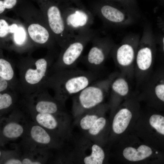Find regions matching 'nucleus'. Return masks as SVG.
Instances as JSON below:
<instances>
[{"label": "nucleus", "instance_id": "nucleus-1", "mask_svg": "<svg viewBox=\"0 0 164 164\" xmlns=\"http://www.w3.org/2000/svg\"><path fill=\"white\" fill-rule=\"evenodd\" d=\"M97 77L91 71L73 68L61 70L50 73L43 87L52 89L54 97L65 104L68 98L94 82Z\"/></svg>", "mask_w": 164, "mask_h": 164}, {"label": "nucleus", "instance_id": "nucleus-2", "mask_svg": "<svg viewBox=\"0 0 164 164\" xmlns=\"http://www.w3.org/2000/svg\"><path fill=\"white\" fill-rule=\"evenodd\" d=\"M109 153L121 163L130 164H164V152L149 145L133 133L113 144Z\"/></svg>", "mask_w": 164, "mask_h": 164}, {"label": "nucleus", "instance_id": "nucleus-3", "mask_svg": "<svg viewBox=\"0 0 164 164\" xmlns=\"http://www.w3.org/2000/svg\"><path fill=\"white\" fill-rule=\"evenodd\" d=\"M140 102L132 93L110 115L109 146L132 133L141 112Z\"/></svg>", "mask_w": 164, "mask_h": 164}, {"label": "nucleus", "instance_id": "nucleus-4", "mask_svg": "<svg viewBox=\"0 0 164 164\" xmlns=\"http://www.w3.org/2000/svg\"><path fill=\"white\" fill-rule=\"evenodd\" d=\"M52 58H26L17 65L19 73L17 91L22 95L33 93L42 87L49 75Z\"/></svg>", "mask_w": 164, "mask_h": 164}, {"label": "nucleus", "instance_id": "nucleus-5", "mask_svg": "<svg viewBox=\"0 0 164 164\" xmlns=\"http://www.w3.org/2000/svg\"><path fill=\"white\" fill-rule=\"evenodd\" d=\"M73 148L59 151L56 155L57 163L102 164L107 162L109 151L85 136L75 140Z\"/></svg>", "mask_w": 164, "mask_h": 164}, {"label": "nucleus", "instance_id": "nucleus-6", "mask_svg": "<svg viewBox=\"0 0 164 164\" xmlns=\"http://www.w3.org/2000/svg\"><path fill=\"white\" fill-rule=\"evenodd\" d=\"M132 133L164 152V114L150 108L142 110Z\"/></svg>", "mask_w": 164, "mask_h": 164}, {"label": "nucleus", "instance_id": "nucleus-7", "mask_svg": "<svg viewBox=\"0 0 164 164\" xmlns=\"http://www.w3.org/2000/svg\"><path fill=\"white\" fill-rule=\"evenodd\" d=\"M116 73L94 82L73 96L72 113L74 119L87 111L103 103L109 95L111 83Z\"/></svg>", "mask_w": 164, "mask_h": 164}, {"label": "nucleus", "instance_id": "nucleus-8", "mask_svg": "<svg viewBox=\"0 0 164 164\" xmlns=\"http://www.w3.org/2000/svg\"><path fill=\"white\" fill-rule=\"evenodd\" d=\"M155 40L152 25L145 21L135 63L134 77L137 84H143L151 74L155 53Z\"/></svg>", "mask_w": 164, "mask_h": 164}, {"label": "nucleus", "instance_id": "nucleus-9", "mask_svg": "<svg viewBox=\"0 0 164 164\" xmlns=\"http://www.w3.org/2000/svg\"><path fill=\"white\" fill-rule=\"evenodd\" d=\"M97 35L90 29L77 34L62 50L57 60L51 67L50 73L56 71L73 68L80 59L87 45Z\"/></svg>", "mask_w": 164, "mask_h": 164}, {"label": "nucleus", "instance_id": "nucleus-10", "mask_svg": "<svg viewBox=\"0 0 164 164\" xmlns=\"http://www.w3.org/2000/svg\"><path fill=\"white\" fill-rule=\"evenodd\" d=\"M140 36L138 34L129 33L118 44H115L112 55L120 72L129 79L134 77L135 63Z\"/></svg>", "mask_w": 164, "mask_h": 164}, {"label": "nucleus", "instance_id": "nucleus-11", "mask_svg": "<svg viewBox=\"0 0 164 164\" xmlns=\"http://www.w3.org/2000/svg\"><path fill=\"white\" fill-rule=\"evenodd\" d=\"M20 143L31 149H60L65 141L31 119Z\"/></svg>", "mask_w": 164, "mask_h": 164}, {"label": "nucleus", "instance_id": "nucleus-12", "mask_svg": "<svg viewBox=\"0 0 164 164\" xmlns=\"http://www.w3.org/2000/svg\"><path fill=\"white\" fill-rule=\"evenodd\" d=\"M30 119L65 141L72 136V124L69 114L40 113L23 107Z\"/></svg>", "mask_w": 164, "mask_h": 164}, {"label": "nucleus", "instance_id": "nucleus-13", "mask_svg": "<svg viewBox=\"0 0 164 164\" xmlns=\"http://www.w3.org/2000/svg\"><path fill=\"white\" fill-rule=\"evenodd\" d=\"M46 13L48 23L56 41L62 48L73 38L68 32L62 11L55 0H34Z\"/></svg>", "mask_w": 164, "mask_h": 164}, {"label": "nucleus", "instance_id": "nucleus-14", "mask_svg": "<svg viewBox=\"0 0 164 164\" xmlns=\"http://www.w3.org/2000/svg\"><path fill=\"white\" fill-rule=\"evenodd\" d=\"M19 103L23 107L40 113L60 114L67 113L65 104L52 97L44 87L36 92L22 95Z\"/></svg>", "mask_w": 164, "mask_h": 164}, {"label": "nucleus", "instance_id": "nucleus-15", "mask_svg": "<svg viewBox=\"0 0 164 164\" xmlns=\"http://www.w3.org/2000/svg\"><path fill=\"white\" fill-rule=\"evenodd\" d=\"M17 105L6 116L0 117V143L3 146L9 141L22 138L29 121Z\"/></svg>", "mask_w": 164, "mask_h": 164}, {"label": "nucleus", "instance_id": "nucleus-16", "mask_svg": "<svg viewBox=\"0 0 164 164\" xmlns=\"http://www.w3.org/2000/svg\"><path fill=\"white\" fill-rule=\"evenodd\" d=\"M94 12L105 26L113 28L128 27L135 24L140 19L123 8L108 3L96 7Z\"/></svg>", "mask_w": 164, "mask_h": 164}, {"label": "nucleus", "instance_id": "nucleus-17", "mask_svg": "<svg viewBox=\"0 0 164 164\" xmlns=\"http://www.w3.org/2000/svg\"><path fill=\"white\" fill-rule=\"evenodd\" d=\"M92 46L83 60L90 68L97 70L101 68L111 55L115 43L110 36L99 37L92 40Z\"/></svg>", "mask_w": 164, "mask_h": 164}, {"label": "nucleus", "instance_id": "nucleus-18", "mask_svg": "<svg viewBox=\"0 0 164 164\" xmlns=\"http://www.w3.org/2000/svg\"><path fill=\"white\" fill-rule=\"evenodd\" d=\"M62 11L67 29L73 37L90 29L93 23L94 14L84 8L67 7Z\"/></svg>", "mask_w": 164, "mask_h": 164}, {"label": "nucleus", "instance_id": "nucleus-19", "mask_svg": "<svg viewBox=\"0 0 164 164\" xmlns=\"http://www.w3.org/2000/svg\"><path fill=\"white\" fill-rule=\"evenodd\" d=\"M129 79L120 72H116L111 83L108 104L111 114L132 94Z\"/></svg>", "mask_w": 164, "mask_h": 164}, {"label": "nucleus", "instance_id": "nucleus-20", "mask_svg": "<svg viewBox=\"0 0 164 164\" xmlns=\"http://www.w3.org/2000/svg\"><path fill=\"white\" fill-rule=\"evenodd\" d=\"M156 83L150 75L142 84L143 88L137 98L140 102H144L149 108L155 109L158 105H164V83L161 80Z\"/></svg>", "mask_w": 164, "mask_h": 164}, {"label": "nucleus", "instance_id": "nucleus-21", "mask_svg": "<svg viewBox=\"0 0 164 164\" xmlns=\"http://www.w3.org/2000/svg\"><path fill=\"white\" fill-rule=\"evenodd\" d=\"M109 119L106 114L99 117L86 132L84 136L93 142L104 147L108 145L110 133Z\"/></svg>", "mask_w": 164, "mask_h": 164}, {"label": "nucleus", "instance_id": "nucleus-22", "mask_svg": "<svg viewBox=\"0 0 164 164\" xmlns=\"http://www.w3.org/2000/svg\"><path fill=\"white\" fill-rule=\"evenodd\" d=\"M22 164H41L47 163L51 158V150L31 149L19 143L16 145Z\"/></svg>", "mask_w": 164, "mask_h": 164}, {"label": "nucleus", "instance_id": "nucleus-23", "mask_svg": "<svg viewBox=\"0 0 164 164\" xmlns=\"http://www.w3.org/2000/svg\"><path fill=\"white\" fill-rule=\"evenodd\" d=\"M109 110L108 104L102 103L88 110L75 119L74 124L83 132L87 131L101 116Z\"/></svg>", "mask_w": 164, "mask_h": 164}, {"label": "nucleus", "instance_id": "nucleus-24", "mask_svg": "<svg viewBox=\"0 0 164 164\" xmlns=\"http://www.w3.org/2000/svg\"><path fill=\"white\" fill-rule=\"evenodd\" d=\"M18 92L16 90H10L0 93V117L9 113L17 105Z\"/></svg>", "mask_w": 164, "mask_h": 164}, {"label": "nucleus", "instance_id": "nucleus-25", "mask_svg": "<svg viewBox=\"0 0 164 164\" xmlns=\"http://www.w3.org/2000/svg\"><path fill=\"white\" fill-rule=\"evenodd\" d=\"M27 30L31 39L37 44L44 45L50 39V35L48 30L39 24H31L29 26Z\"/></svg>", "mask_w": 164, "mask_h": 164}, {"label": "nucleus", "instance_id": "nucleus-26", "mask_svg": "<svg viewBox=\"0 0 164 164\" xmlns=\"http://www.w3.org/2000/svg\"><path fill=\"white\" fill-rule=\"evenodd\" d=\"M0 77L9 81L17 90L18 80L15 76L14 65L2 57L0 58Z\"/></svg>", "mask_w": 164, "mask_h": 164}, {"label": "nucleus", "instance_id": "nucleus-27", "mask_svg": "<svg viewBox=\"0 0 164 164\" xmlns=\"http://www.w3.org/2000/svg\"><path fill=\"white\" fill-rule=\"evenodd\" d=\"M0 164H22L19 153L16 148L13 150L0 151Z\"/></svg>", "mask_w": 164, "mask_h": 164}, {"label": "nucleus", "instance_id": "nucleus-28", "mask_svg": "<svg viewBox=\"0 0 164 164\" xmlns=\"http://www.w3.org/2000/svg\"><path fill=\"white\" fill-rule=\"evenodd\" d=\"M22 0H0V13L14 8Z\"/></svg>", "mask_w": 164, "mask_h": 164}, {"label": "nucleus", "instance_id": "nucleus-29", "mask_svg": "<svg viewBox=\"0 0 164 164\" xmlns=\"http://www.w3.org/2000/svg\"><path fill=\"white\" fill-rule=\"evenodd\" d=\"M14 35L15 45L19 46H23L25 39V33L23 28L19 27Z\"/></svg>", "mask_w": 164, "mask_h": 164}, {"label": "nucleus", "instance_id": "nucleus-30", "mask_svg": "<svg viewBox=\"0 0 164 164\" xmlns=\"http://www.w3.org/2000/svg\"><path fill=\"white\" fill-rule=\"evenodd\" d=\"M12 90L17 91L9 81L0 77V93Z\"/></svg>", "mask_w": 164, "mask_h": 164}, {"label": "nucleus", "instance_id": "nucleus-31", "mask_svg": "<svg viewBox=\"0 0 164 164\" xmlns=\"http://www.w3.org/2000/svg\"><path fill=\"white\" fill-rule=\"evenodd\" d=\"M9 26L7 22L4 19L0 20V37L3 38L6 37L9 32Z\"/></svg>", "mask_w": 164, "mask_h": 164}, {"label": "nucleus", "instance_id": "nucleus-32", "mask_svg": "<svg viewBox=\"0 0 164 164\" xmlns=\"http://www.w3.org/2000/svg\"><path fill=\"white\" fill-rule=\"evenodd\" d=\"M19 27L16 23H13L9 26V33L14 34L16 32Z\"/></svg>", "mask_w": 164, "mask_h": 164}, {"label": "nucleus", "instance_id": "nucleus-33", "mask_svg": "<svg viewBox=\"0 0 164 164\" xmlns=\"http://www.w3.org/2000/svg\"><path fill=\"white\" fill-rule=\"evenodd\" d=\"M162 43L163 50L164 53V36L163 37L162 39Z\"/></svg>", "mask_w": 164, "mask_h": 164}]
</instances>
